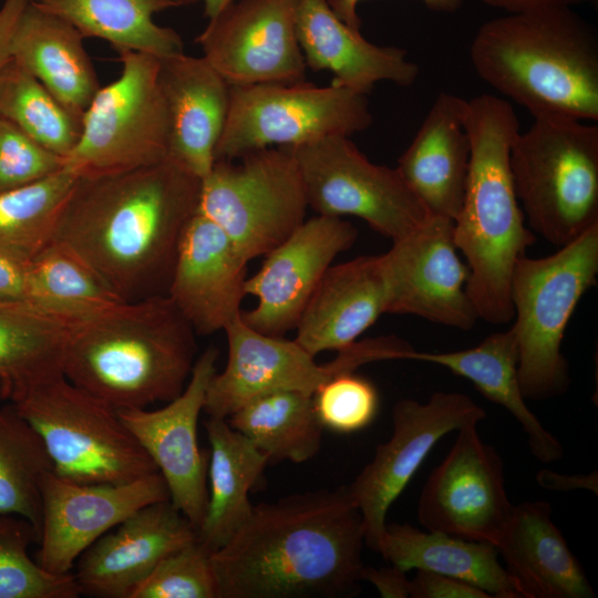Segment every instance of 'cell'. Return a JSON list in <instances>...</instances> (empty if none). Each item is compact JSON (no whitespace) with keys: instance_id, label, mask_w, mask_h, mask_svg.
Segmentation results:
<instances>
[{"instance_id":"cell-1","label":"cell","mask_w":598,"mask_h":598,"mask_svg":"<svg viewBox=\"0 0 598 598\" xmlns=\"http://www.w3.org/2000/svg\"><path fill=\"white\" fill-rule=\"evenodd\" d=\"M202 179L179 162L78 178L54 239L84 259L124 301L166 295Z\"/></svg>"},{"instance_id":"cell-2","label":"cell","mask_w":598,"mask_h":598,"mask_svg":"<svg viewBox=\"0 0 598 598\" xmlns=\"http://www.w3.org/2000/svg\"><path fill=\"white\" fill-rule=\"evenodd\" d=\"M362 515L348 486L254 505L213 553L219 598L353 596L364 568Z\"/></svg>"},{"instance_id":"cell-3","label":"cell","mask_w":598,"mask_h":598,"mask_svg":"<svg viewBox=\"0 0 598 598\" xmlns=\"http://www.w3.org/2000/svg\"><path fill=\"white\" fill-rule=\"evenodd\" d=\"M471 156L464 197L454 220V241L467 262L466 292L478 319L513 320L511 279L516 261L536 243L524 223L509 164L519 132L512 104L492 94L466 101Z\"/></svg>"},{"instance_id":"cell-4","label":"cell","mask_w":598,"mask_h":598,"mask_svg":"<svg viewBox=\"0 0 598 598\" xmlns=\"http://www.w3.org/2000/svg\"><path fill=\"white\" fill-rule=\"evenodd\" d=\"M476 74L534 117L598 120V35L574 8L506 12L470 45Z\"/></svg>"},{"instance_id":"cell-5","label":"cell","mask_w":598,"mask_h":598,"mask_svg":"<svg viewBox=\"0 0 598 598\" xmlns=\"http://www.w3.org/2000/svg\"><path fill=\"white\" fill-rule=\"evenodd\" d=\"M196 332L167 295L118 306L75 324L63 374L116 410L169 402L196 362Z\"/></svg>"},{"instance_id":"cell-6","label":"cell","mask_w":598,"mask_h":598,"mask_svg":"<svg viewBox=\"0 0 598 598\" xmlns=\"http://www.w3.org/2000/svg\"><path fill=\"white\" fill-rule=\"evenodd\" d=\"M515 193L533 233L561 247L598 225V126L534 117L511 147Z\"/></svg>"},{"instance_id":"cell-7","label":"cell","mask_w":598,"mask_h":598,"mask_svg":"<svg viewBox=\"0 0 598 598\" xmlns=\"http://www.w3.org/2000/svg\"><path fill=\"white\" fill-rule=\"evenodd\" d=\"M598 275V225L553 255H524L511 279L512 326L518 349L517 374L525 400L544 401L570 385L561 353L567 324Z\"/></svg>"},{"instance_id":"cell-8","label":"cell","mask_w":598,"mask_h":598,"mask_svg":"<svg viewBox=\"0 0 598 598\" xmlns=\"http://www.w3.org/2000/svg\"><path fill=\"white\" fill-rule=\"evenodd\" d=\"M38 432L52 471L85 484H123L158 472L109 403L68 380H48L12 403Z\"/></svg>"},{"instance_id":"cell-9","label":"cell","mask_w":598,"mask_h":598,"mask_svg":"<svg viewBox=\"0 0 598 598\" xmlns=\"http://www.w3.org/2000/svg\"><path fill=\"white\" fill-rule=\"evenodd\" d=\"M116 52L121 75L92 100L80 137L64 158V168L78 178L122 174L169 156L171 121L158 80L159 59Z\"/></svg>"},{"instance_id":"cell-10","label":"cell","mask_w":598,"mask_h":598,"mask_svg":"<svg viewBox=\"0 0 598 598\" xmlns=\"http://www.w3.org/2000/svg\"><path fill=\"white\" fill-rule=\"evenodd\" d=\"M308 208L297 163L280 146L216 161L202 179L197 212L249 262L288 238L306 220Z\"/></svg>"},{"instance_id":"cell-11","label":"cell","mask_w":598,"mask_h":598,"mask_svg":"<svg viewBox=\"0 0 598 598\" xmlns=\"http://www.w3.org/2000/svg\"><path fill=\"white\" fill-rule=\"evenodd\" d=\"M228 358L207 389L204 411L209 417L227 419L249 400L274 391L312 394L333 377L354 372L361 365L408 360L414 348L396 336L358 340L319 364L295 339L260 333L247 326L241 315L224 330Z\"/></svg>"},{"instance_id":"cell-12","label":"cell","mask_w":598,"mask_h":598,"mask_svg":"<svg viewBox=\"0 0 598 598\" xmlns=\"http://www.w3.org/2000/svg\"><path fill=\"white\" fill-rule=\"evenodd\" d=\"M373 117L367 94L330 84L229 85L216 161H234L266 147L296 146L367 130Z\"/></svg>"},{"instance_id":"cell-13","label":"cell","mask_w":598,"mask_h":598,"mask_svg":"<svg viewBox=\"0 0 598 598\" xmlns=\"http://www.w3.org/2000/svg\"><path fill=\"white\" fill-rule=\"evenodd\" d=\"M281 147L295 158L308 206L317 215L358 217L392 241L433 216L395 167L372 163L349 136Z\"/></svg>"},{"instance_id":"cell-14","label":"cell","mask_w":598,"mask_h":598,"mask_svg":"<svg viewBox=\"0 0 598 598\" xmlns=\"http://www.w3.org/2000/svg\"><path fill=\"white\" fill-rule=\"evenodd\" d=\"M485 417L480 405L458 392H435L425 403L401 399L394 404L391 437L377 446L371 462L348 486L371 550L379 553L389 508L432 447L447 433Z\"/></svg>"},{"instance_id":"cell-15","label":"cell","mask_w":598,"mask_h":598,"mask_svg":"<svg viewBox=\"0 0 598 598\" xmlns=\"http://www.w3.org/2000/svg\"><path fill=\"white\" fill-rule=\"evenodd\" d=\"M513 506L503 458L472 423L457 430L453 446L427 477L417 519L425 529L495 546Z\"/></svg>"},{"instance_id":"cell-16","label":"cell","mask_w":598,"mask_h":598,"mask_svg":"<svg viewBox=\"0 0 598 598\" xmlns=\"http://www.w3.org/2000/svg\"><path fill=\"white\" fill-rule=\"evenodd\" d=\"M219 351L207 348L194 364L184 391L156 410L122 409L118 415L162 474L172 504L187 517L196 532L208 501L209 451L197 439L199 414L217 372Z\"/></svg>"},{"instance_id":"cell-17","label":"cell","mask_w":598,"mask_h":598,"mask_svg":"<svg viewBox=\"0 0 598 598\" xmlns=\"http://www.w3.org/2000/svg\"><path fill=\"white\" fill-rule=\"evenodd\" d=\"M386 313L413 315L470 330L478 319L466 292L468 268L454 241V221L432 216L381 255Z\"/></svg>"},{"instance_id":"cell-18","label":"cell","mask_w":598,"mask_h":598,"mask_svg":"<svg viewBox=\"0 0 598 598\" xmlns=\"http://www.w3.org/2000/svg\"><path fill=\"white\" fill-rule=\"evenodd\" d=\"M295 8L296 0H235L209 19L196 42L229 85L301 82L307 65Z\"/></svg>"},{"instance_id":"cell-19","label":"cell","mask_w":598,"mask_h":598,"mask_svg":"<svg viewBox=\"0 0 598 598\" xmlns=\"http://www.w3.org/2000/svg\"><path fill=\"white\" fill-rule=\"evenodd\" d=\"M41 496L34 558L55 574L71 573L87 547L140 508L169 499L159 472L123 484H85L50 471L42 481Z\"/></svg>"},{"instance_id":"cell-20","label":"cell","mask_w":598,"mask_h":598,"mask_svg":"<svg viewBox=\"0 0 598 598\" xmlns=\"http://www.w3.org/2000/svg\"><path fill=\"white\" fill-rule=\"evenodd\" d=\"M357 238V228L342 217L316 215L306 219L264 256L259 270L246 279V293L256 297L257 305L241 311L243 321L272 337L295 330L326 271Z\"/></svg>"},{"instance_id":"cell-21","label":"cell","mask_w":598,"mask_h":598,"mask_svg":"<svg viewBox=\"0 0 598 598\" xmlns=\"http://www.w3.org/2000/svg\"><path fill=\"white\" fill-rule=\"evenodd\" d=\"M196 538L195 527L169 499L152 503L87 547L73 576L81 594L131 598L164 558Z\"/></svg>"},{"instance_id":"cell-22","label":"cell","mask_w":598,"mask_h":598,"mask_svg":"<svg viewBox=\"0 0 598 598\" xmlns=\"http://www.w3.org/2000/svg\"><path fill=\"white\" fill-rule=\"evenodd\" d=\"M248 261L228 236L196 212L181 237L167 296L196 334L209 336L241 315Z\"/></svg>"},{"instance_id":"cell-23","label":"cell","mask_w":598,"mask_h":598,"mask_svg":"<svg viewBox=\"0 0 598 598\" xmlns=\"http://www.w3.org/2000/svg\"><path fill=\"white\" fill-rule=\"evenodd\" d=\"M295 25L307 68L332 72V84L367 94L378 82L410 86L419 78L406 50L369 42L336 16L328 0H296Z\"/></svg>"},{"instance_id":"cell-24","label":"cell","mask_w":598,"mask_h":598,"mask_svg":"<svg viewBox=\"0 0 598 598\" xmlns=\"http://www.w3.org/2000/svg\"><path fill=\"white\" fill-rule=\"evenodd\" d=\"M159 84L171 121L169 156L203 179L215 164L229 84L204 56L159 59Z\"/></svg>"},{"instance_id":"cell-25","label":"cell","mask_w":598,"mask_h":598,"mask_svg":"<svg viewBox=\"0 0 598 598\" xmlns=\"http://www.w3.org/2000/svg\"><path fill=\"white\" fill-rule=\"evenodd\" d=\"M381 255L331 265L298 322L295 340L311 355L340 351L386 313Z\"/></svg>"},{"instance_id":"cell-26","label":"cell","mask_w":598,"mask_h":598,"mask_svg":"<svg viewBox=\"0 0 598 598\" xmlns=\"http://www.w3.org/2000/svg\"><path fill=\"white\" fill-rule=\"evenodd\" d=\"M466 101L440 93L395 167L433 216L453 221L462 206L471 156Z\"/></svg>"},{"instance_id":"cell-27","label":"cell","mask_w":598,"mask_h":598,"mask_svg":"<svg viewBox=\"0 0 598 598\" xmlns=\"http://www.w3.org/2000/svg\"><path fill=\"white\" fill-rule=\"evenodd\" d=\"M522 598H594V589L543 501L513 506L495 544Z\"/></svg>"},{"instance_id":"cell-28","label":"cell","mask_w":598,"mask_h":598,"mask_svg":"<svg viewBox=\"0 0 598 598\" xmlns=\"http://www.w3.org/2000/svg\"><path fill=\"white\" fill-rule=\"evenodd\" d=\"M83 40L68 21L29 0L17 21L10 47L11 58L38 79L81 124L102 87Z\"/></svg>"},{"instance_id":"cell-29","label":"cell","mask_w":598,"mask_h":598,"mask_svg":"<svg viewBox=\"0 0 598 598\" xmlns=\"http://www.w3.org/2000/svg\"><path fill=\"white\" fill-rule=\"evenodd\" d=\"M409 360L435 363L470 380L482 395L505 408L516 419L538 462L550 464L563 458V445L532 412L522 393L517 341L512 327L492 333L476 347L465 350L421 352L414 349Z\"/></svg>"},{"instance_id":"cell-30","label":"cell","mask_w":598,"mask_h":598,"mask_svg":"<svg viewBox=\"0 0 598 598\" xmlns=\"http://www.w3.org/2000/svg\"><path fill=\"white\" fill-rule=\"evenodd\" d=\"M379 554L404 571L429 570L473 585L494 598H522L514 579L487 542L421 530L410 524H388Z\"/></svg>"},{"instance_id":"cell-31","label":"cell","mask_w":598,"mask_h":598,"mask_svg":"<svg viewBox=\"0 0 598 598\" xmlns=\"http://www.w3.org/2000/svg\"><path fill=\"white\" fill-rule=\"evenodd\" d=\"M76 323L27 300L0 299V399L14 403L63 374Z\"/></svg>"},{"instance_id":"cell-32","label":"cell","mask_w":598,"mask_h":598,"mask_svg":"<svg viewBox=\"0 0 598 598\" xmlns=\"http://www.w3.org/2000/svg\"><path fill=\"white\" fill-rule=\"evenodd\" d=\"M204 426L210 446L208 501L197 540L214 553L249 518L254 507L249 492L269 461L226 419L208 417Z\"/></svg>"},{"instance_id":"cell-33","label":"cell","mask_w":598,"mask_h":598,"mask_svg":"<svg viewBox=\"0 0 598 598\" xmlns=\"http://www.w3.org/2000/svg\"><path fill=\"white\" fill-rule=\"evenodd\" d=\"M72 24L83 38H99L115 51L131 50L158 59L184 52L179 34L153 16L185 6L183 0H30Z\"/></svg>"},{"instance_id":"cell-34","label":"cell","mask_w":598,"mask_h":598,"mask_svg":"<svg viewBox=\"0 0 598 598\" xmlns=\"http://www.w3.org/2000/svg\"><path fill=\"white\" fill-rule=\"evenodd\" d=\"M270 463H303L320 451L323 426L312 406V394L274 391L254 398L227 419Z\"/></svg>"},{"instance_id":"cell-35","label":"cell","mask_w":598,"mask_h":598,"mask_svg":"<svg viewBox=\"0 0 598 598\" xmlns=\"http://www.w3.org/2000/svg\"><path fill=\"white\" fill-rule=\"evenodd\" d=\"M27 288V301L76 322L125 302L84 259L56 240L28 264Z\"/></svg>"},{"instance_id":"cell-36","label":"cell","mask_w":598,"mask_h":598,"mask_svg":"<svg viewBox=\"0 0 598 598\" xmlns=\"http://www.w3.org/2000/svg\"><path fill=\"white\" fill-rule=\"evenodd\" d=\"M76 181V176L63 168L0 193V255L29 264L51 244Z\"/></svg>"},{"instance_id":"cell-37","label":"cell","mask_w":598,"mask_h":598,"mask_svg":"<svg viewBox=\"0 0 598 598\" xmlns=\"http://www.w3.org/2000/svg\"><path fill=\"white\" fill-rule=\"evenodd\" d=\"M52 462L38 432L12 403L0 409V514L21 516L40 529L45 474Z\"/></svg>"},{"instance_id":"cell-38","label":"cell","mask_w":598,"mask_h":598,"mask_svg":"<svg viewBox=\"0 0 598 598\" xmlns=\"http://www.w3.org/2000/svg\"><path fill=\"white\" fill-rule=\"evenodd\" d=\"M0 118L63 158L76 144L82 127L81 122L12 58L0 69Z\"/></svg>"},{"instance_id":"cell-39","label":"cell","mask_w":598,"mask_h":598,"mask_svg":"<svg viewBox=\"0 0 598 598\" xmlns=\"http://www.w3.org/2000/svg\"><path fill=\"white\" fill-rule=\"evenodd\" d=\"M39 532L28 519L0 514V598H76L81 590L72 573L55 574L29 555Z\"/></svg>"},{"instance_id":"cell-40","label":"cell","mask_w":598,"mask_h":598,"mask_svg":"<svg viewBox=\"0 0 598 598\" xmlns=\"http://www.w3.org/2000/svg\"><path fill=\"white\" fill-rule=\"evenodd\" d=\"M131 598H219L213 551L196 538L164 558Z\"/></svg>"},{"instance_id":"cell-41","label":"cell","mask_w":598,"mask_h":598,"mask_svg":"<svg viewBox=\"0 0 598 598\" xmlns=\"http://www.w3.org/2000/svg\"><path fill=\"white\" fill-rule=\"evenodd\" d=\"M380 398L374 384L354 372L324 382L312 393L313 411L323 426L338 433H353L374 420Z\"/></svg>"},{"instance_id":"cell-42","label":"cell","mask_w":598,"mask_h":598,"mask_svg":"<svg viewBox=\"0 0 598 598\" xmlns=\"http://www.w3.org/2000/svg\"><path fill=\"white\" fill-rule=\"evenodd\" d=\"M64 168V158L47 150L14 124L0 118V193Z\"/></svg>"},{"instance_id":"cell-43","label":"cell","mask_w":598,"mask_h":598,"mask_svg":"<svg viewBox=\"0 0 598 598\" xmlns=\"http://www.w3.org/2000/svg\"><path fill=\"white\" fill-rule=\"evenodd\" d=\"M412 598H491L482 589L463 580L429 570H416L410 579Z\"/></svg>"},{"instance_id":"cell-44","label":"cell","mask_w":598,"mask_h":598,"mask_svg":"<svg viewBox=\"0 0 598 598\" xmlns=\"http://www.w3.org/2000/svg\"><path fill=\"white\" fill-rule=\"evenodd\" d=\"M362 581L372 584L383 598L410 597V579L406 571L390 565L381 568L364 566Z\"/></svg>"},{"instance_id":"cell-45","label":"cell","mask_w":598,"mask_h":598,"mask_svg":"<svg viewBox=\"0 0 598 598\" xmlns=\"http://www.w3.org/2000/svg\"><path fill=\"white\" fill-rule=\"evenodd\" d=\"M362 0H328L336 16L349 27L360 30L361 20L357 13L358 3ZM432 11L454 13L460 10L466 0H421Z\"/></svg>"},{"instance_id":"cell-46","label":"cell","mask_w":598,"mask_h":598,"mask_svg":"<svg viewBox=\"0 0 598 598\" xmlns=\"http://www.w3.org/2000/svg\"><path fill=\"white\" fill-rule=\"evenodd\" d=\"M27 266L0 255V299L27 300Z\"/></svg>"},{"instance_id":"cell-47","label":"cell","mask_w":598,"mask_h":598,"mask_svg":"<svg viewBox=\"0 0 598 598\" xmlns=\"http://www.w3.org/2000/svg\"><path fill=\"white\" fill-rule=\"evenodd\" d=\"M536 482L546 489L569 492L576 489H587L598 493L597 472L589 474L566 475L550 470H540L536 475Z\"/></svg>"},{"instance_id":"cell-48","label":"cell","mask_w":598,"mask_h":598,"mask_svg":"<svg viewBox=\"0 0 598 598\" xmlns=\"http://www.w3.org/2000/svg\"><path fill=\"white\" fill-rule=\"evenodd\" d=\"M29 0H4L0 8V69L11 59V39Z\"/></svg>"},{"instance_id":"cell-49","label":"cell","mask_w":598,"mask_h":598,"mask_svg":"<svg viewBox=\"0 0 598 598\" xmlns=\"http://www.w3.org/2000/svg\"><path fill=\"white\" fill-rule=\"evenodd\" d=\"M486 6L505 12H517L538 8L566 7L575 8L597 0H482Z\"/></svg>"},{"instance_id":"cell-50","label":"cell","mask_w":598,"mask_h":598,"mask_svg":"<svg viewBox=\"0 0 598 598\" xmlns=\"http://www.w3.org/2000/svg\"><path fill=\"white\" fill-rule=\"evenodd\" d=\"M185 4L195 3L198 0H183ZM235 0H203L204 16L213 19Z\"/></svg>"}]
</instances>
